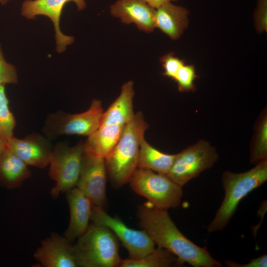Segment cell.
<instances>
[{"instance_id": "6da1fadb", "label": "cell", "mask_w": 267, "mask_h": 267, "mask_svg": "<svg viewBox=\"0 0 267 267\" xmlns=\"http://www.w3.org/2000/svg\"><path fill=\"white\" fill-rule=\"evenodd\" d=\"M137 218L143 229L158 247L164 248L184 263L194 267H222L206 247L187 238L177 228L167 210L156 208L148 201L138 206Z\"/></svg>"}, {"instance_id": "7a4b0ae2", "label": "cell", "mask_w": 267, "mask_h": 267, "mask_svg": "<svg viewBox=\"0 0 267 267\" xmlns=\"http://www.w3.org/2000/svg\"><path fill=\"white\" fill-rule=\"evenodd\" d=\"M149 125L141 112L135 113L125 127L118 141L105 158V163L113 186L119 188L129 182L137 168L140 142Z\"/></svg>"}, {"instance_id": "3957f363", "label": "cell", "mask_w": 267, "mask_h": 267, "mask_svg": "<svg viewBox=\"0 0 267 267\" xmlns=\"http://www.w3.org/2000/svg\"><path fill=\"white\" fill-rule=\"evenodd\" d=\"M267 180V159L244 173L224 172L222 184L224 190L222 202L215 216L208 225L209 232L221 231L229 223L241 200Z\"/></svg>"}, {"instance_id": "277c9868", "label": "cell", "mask_w": 267, "mask_h": 267, "mask_svg": "<svg viewBox=\"0 0 267 267\" xmlns=\"http://www.w3.org/2000/svg\"><path fill=\"white\" fill-rule=\"evenodd\" d=\"M119 242L107 227L92 222L73 245L79 267H119Z\"/></svg>"}, {"instance_id": "5b68a950", "label": "cell", "mask_w": 267, "mask_h": 267, "mask_svg": "<svg viewBox=\"0 0 267 267\" xmlns=\"http://www.w3.org/2000/svg\"><path fill=\"white\" fill-rule=\"evenodd\" d=\"M129 182L134 192L157 208L168 210L181 203L182 187L166 175L137 168Z\"/></svg>"}, {"instance_id": "8992f818", "label": "cell", "mask_w": 267, "mask_h": 267, "mask_svg": "<svg viewBox=\"0 0 267 267\" xmlns=\"http://www.w3.org/2000/svg\"><path fill=\"white\" fill-rule=\"evenodd\" d=\"M103 112L101 101L94 99L89 108L81 113L70 114L61 110L49 113L42 131L50 140L62 135L89 136L99 128Z\"/></svg>"}, {"instance_id": "52a82bcc", "label": "cell", "mask_w": 267, "mask_h": 267, "mask_svg": "<svg viewBox=\"0 0 267 267\" xmlns=\"http://www.w3.org/2000/svg\"><path fill=\"white\" fill-rule=\"evenodd\" d=\"M84 141L70 146L59 142L53 146L48 175L55 182L50 194L53 198L76 186L79 178Z\"/></svg>"}, {"instance_id": "ba28073f", "label": "cell", "mask_w": 267, "mask_h": 267, "mask_svg": "<svg viewBox=\"0 0 267 267\" xmlns=\"http://www.w3.org/2000/svg\"><path fill=\"white\" fill-rule=\"evenodd\" d=\"M218 158L216 149L208 141L201 139L177 154L167 175L182 187L202 172L212 168Z\"/></svg>"}, {"instance_id": "9c48e42d", "label": "cell", "mask_w": 267, "mask_h": 267, "mask_svg": "<svg viewBox=\"0 0 267 267\" xmlns=\"http://www.w3.org/2000/svg\"><path fill=\"white\" fill-rule=\"evenodd\" d=\"M90 220L110 229L127 250L131 259H141L155 249V243L145 230L132 229L120 218L112 217L92 205Z\"/></svg>"}, {"instance_id": "30bf717a", "label": "cell", "mask_w": 267, "mask_h": 267, "mask_svg": "<svg viewBox=\"0 0 267 267\" xmlns=\"http://www.w3.org/2000/svg\"><path fill=\"white\" fill-rule=\"evenodd\" d=\"M107 172L105 159L85 150L76 187L91 201L92 205L106 211Z\"/></svg>"}, {"instance_id": "8fae6325", "label": "cell", "mask_w": 267, "mask_h": 267, "mask_svg": "<svg viewBox=\"0 0 267 267\" xmlns=\"http://www.w3.org/2000/svg\"><path fill=\"white\" fill-rule=\"evenodd\" d=\"M74 2L78 10L86 7L85 0H25L21 5V14L28 19H34L37 16L44 15L52 21L55 30L56 50L61 53L68 45L74 41V38L63 34L59 27L62 11L65 4L68 2Z\"/></svg>"}, {"instance_id": "7c38bea8", "label": "cell", "mask_w": 267, "mask_h": 267, "mask_svg": "<svg viewBox=\"0 0 267 267\" xmlns=\"http://www.w3.org/2000/svg\"><path fill=\"white\" fill-rule=\"evenodd\" d=\"M6 145L28 166L43 169L49 165L53 146L50 140L41 134L33 133L22 139L13 136Z\"/></svg>"}, {"instance_id": "4fadbf2b", "label": "cell", "mask_w": 267, "mask_h": 267, "mask_svg": "<svg viewBox=\"0 0 267 267\" xmlns=\"http://www.w3.org/2000/svg\"><path fill=\"white\" fill-rule=\"evenodd\" d=\"M33 257L44 267H77L73 245L65 237L56 233L41 241Z\"/></svg>"}, {"instance_id": "5bb4252c", "label": "cell", "mask_w": 267, "mask_h": 267, "mask_svg": "<svg viewBox=\"0 0 267 267\" xmlns=\"http://www.w3.org/2000/svg\"><path fill=\"white\" fill-rule=\"evenodd\" d=\"M110 12L125 24L134 23L140 30L149 33L155 28V9L143 0H118L110 6Z\"/></svg>"}, {"instance_id": "9a60e30c", "label": "cell", "mask_w": 267, "mask_h": 267, "mask_svg": "<svg viewBox=\"0 0 267 267\" xmlns=\"http://www.w3.org/2000/svg\"><path fill=\"white\" fill-rule=\"evenodd\" d=\"M65 194L70 210V220L64 236L72 242L81 236L89 227L92 203L76 187Z\"/></svg>"}, {"instance_id": "2e32d148", "label": "cell", "mask_w": 267, "mask_h": 267, "mask_svg": "<svg viewBox=\"0 0 267 267\" xmlns=\"http://www.w3.org/2000/svg\"><path fill=\"white\" fill-rule=\"evenodd\" d=\"M188 10L183 6L165 3L155 9V27L172 39L177 40L188 26Z\"/></svg>"}, {"instance_id": "e0dca14e", "label": "cell", "mask_w": 267, "mask_h": 267, "mask_svg": "<svg viewBox=\"0 0 267 267\" xmlns=\"http://www.w3.org/2000/svg\"><path fill=\"white\" fill-rule=\"evenodd\" d=\"M134 94V82L125 83L121 88L119 96L112 103L107 110L103 112L100 126L104 125H126L134 118L133 108Z\"/></svg>"}, {"instance_id": "ac0fdd59", "label": "cell", "mask_w": 267, "mask_h": 267, "mask_svg": "<svg viewBox=\"0 0 267 267\" xmlns=\"http://www.w3.org/2000/svg\"><path fill=\"white\" fill-rule=\"evenodd\" d=\"M31 175L28 165L6 147L0 157V185L8 189L19 188Z\"/></svg>"}, {"instance_id": "d6986e66", "label": "cell", "mask_w": 267, "mask_h": 267, "mask_svg": "<svg viewBox=\"0 0 267 267\" xmlns=\"http://www.w3.org/2000/svg\"><path fill=\"white\" fill-rule=\"evenodd\" d=\"M125 126H99L98 129L84 141V149L105 159L118 141Z\"/></svg>"}, {"instance_id": "ffe728a7", "label": "cell", "mask_w": 267, "mask_h": 267, "mask_svg": "<svg viewBox=\"0 0 267 267\" xmlns=\"http://www.w3.org/2000/svg\"><path fill=\"white\" fill-rule=\"evenodd\" d=\"M176 156L177 154H169L160 151L148 143L144 137L140 144L137 168L150 170L167 175Z\"/></svg>"}, {"instance_id": "44dd1931", "label": "cell", "mask_w": 267, "mask_h": 267, "mask_svg": "<svg viewBox=\"0 0 267 267\" xmlns=\"http://www.w3.org/2000/svg\"><path fill=\"white\" fill-rule=\"evenodd\" d=\"M184 263L168 250L158 247L138 260L122 259L119 267H178Z\"/></svg>"}, {"instance_id": "7402d4cb", "label": "cell", "mask_w": 267, "mask_h": 267, "mask_svg": "<svg viewBox=\"0 0 267 267\" xmlns=\"http://www.w3.org/2000/svg\"><path fill=\"white\" fill-rule=\"evenodd\" d=\"M251 146L250 162L258 163L267 159V116L264 110L255 125Z\"/></svg>"}, {"instance_id": "603a6c76", "label": "cell", "mask_w": 267, "mask_h": 267, "mask_svg": "<svg viewBox=\"0 0 267 267\" xmlns=\"http://www.w3.org/2000/svg\"><path fill=\"white\" fill-rule=\"evenodd\" d=\"M5 86H0V136L6 143L13 136L16 121L8 106Z\"/></svg>"}, {"instance_id": "cb8c5ba5", "label": "cell", "mask_w": 267, "mask_h": 267, "mask_svg": "<svg viewBox=\"0 0 267 267\" xmlns=\"http://www.w3.org/2000/svg\"><path fill=\"white\" fill-rule=\"evenodd\" d=\"M198 77L193 65H184L178 71L174 80L177 83L179 92L194 91L196 86L194 82Z\"/></svg>"}, {"instance_id": "d4e9b609", "label": "cell", "mask_w": 267, "mask_h": 267, "mask_svg": "<svg viewBox=\"0 0 267 267\" xmlns=\"http://www.w3.org/2000/svg\"><path fill=\"white\" fill-rule=\"evenodd\" d=\"M18 79L15 67L6 61L0 45V86L17 84Z\"/></svg>"}, {"instance_id": "484cf974", "label": "cell", "mask_w": 267, "mask_h": 267, "mask_svg": "<svg viewBox=\"0 0 267 267\" xmlns=\"http://www.w3.org/2000/svg\"><path fill=\"white\" fill-rule=\"evenodd\" d=\"M160 62L164 69L163 75L174 80L178 71L184 65V61L170 52L160 58Z\"/></svg>"}, {"instance_id": "4316f807", "label": "cell", "mask_w": 267, "mask_h": 267, "mask_svg": "<svg viewBox=\"0 0 267 267\" xmlns=\"http://www.w3.org/2000/svg\"><path fill=\"white\" fill-rule=\"evenodd\" d=\"M267 0H258L255 11V18L257 26L259 30L267 29Z\"/></svg>"}, {"instance_id": "83f0119b", "label": "cell", "mask_w": 267, "mask_h": 267, "mask_svg": "<svg viewBox=\"0 0 267 267\" xmlns=\"http://www.w3.org/2000/svg\"><path fill=\"white\" fill-rule=\"evenodd\" d=\"M224 263L226 266L228 267H267V255L263 254L258 257L251 259L249 263L245 264H240L229 260L224 261Z\"/></svg>"}, {"instance_id": "f1b7e54d", "label": "cell", "mask_w": 267, "mask_h": 267, "mask_svg": "<svg viewBox=\"0 0 267 267\" xmlns=\"http://www.w3.org/2000/svg\"><path fill=\"white\" fill-rule=\"evenodd\" d=\"M145 1L148 5H149L152 7L156 9L161 5L164 4L165 3L171 2V1H176L178 0H143Z\"/></svg>"}, {"instance_id": "f546056e", "label": "cell", "mask_w": 267, "mask_h": 267, "mask_svg": "<svg viewBox=\"0 0 267 267\" xmlns=\"http://www.w3.org/2000/svg\"><path fill=\"white\" fill-rule=\"evenodd\" d=\"M7 145L5 141L0 136V157L6 148Z\"/></svg>"}, {"instance_id": "4dcf8cb0", "label": "cell", "mask_w": 267, "mask_h": 267, "mask_svg": "<svg viewBox=\"0 0 267 267\" xmlns=\"http://www.w3.org/2000/svg\"><path fill=\"white\" fill-rule=\"evenodd\" d=\"M10 0H0V3L2 5H4Z\"/></svg>"}]
</instances>
